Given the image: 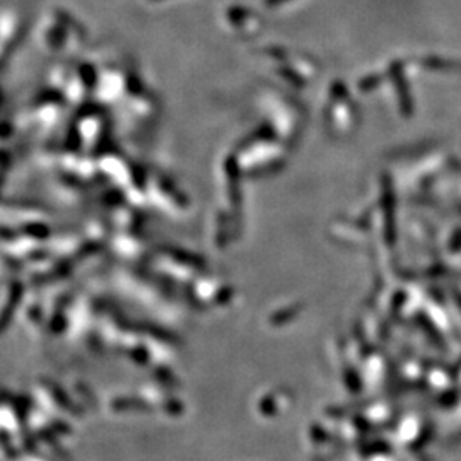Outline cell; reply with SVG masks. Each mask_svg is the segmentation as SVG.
Instances as JSON below:
<instances>
[{
  "label": "cell",
  "mask_w": 461,
  "mask_h": 461,
  "mask_svg": "<svg viewBox=\"0 0 461 461\" xmlns=\"http://www.w3.org/2000/svg\"><path fill=\"white\" fill-rule=\"evenodd\" d=\"M389 76H391L393 81H395L396 92H398L400 110H402L407 116L412 115L413 103H412V96H410L409 84H407L405 76H403V63L402 62L393 63V65L389 67Z\"/></svg>",
  "instance_id": "6da1fadb"
},
{
  "label": "cell",
  "mask_w": 461,
  "mask_h": 461,
  "mask_svg": "<svg viewBox=\"0 0 461 461\" xmlns=\"http://www.w3.org/2000/svg\"><path fill=\"white\" fill-rule=\"evenodd\" d=\"M424 65L429 67L431 70H456V69H460L461 63L451 62V60H442V59H427V60H424Z\"/></svg>",
  "instance_id": "7a4b0ae2"
},
{
  "label": "cell",
  "mask_w": 461,
  "mask_h": 461,
  "mask_svg": "<svg viewBox=\"0 0 461 461\" xmlns=\"http://www.w3.org/2000/svg\"><path fill=\"white\" fill-rule=\"evenodd\" d=\"M380 84H381V76H369V77H364L362 81L359 82V89L360 91L367 92V91H371V89L378 88Z\"/></svg>",
  "instance_id": "3957f363"
},
{
  "label": "cell",
  "mask_w": 461,
  "mask_h": 461,
  "mask_svg": "<svg viewBox=\"0 0 461 461\" xmlns=\"http://www.w3.org/2000/svg\"><path fill=\"white\" fill-rule=\"evenodd\" d=\"M282 2H287V0H269L270 6H277V3H282Z\"/></svg>",
  "instance_id": "277c9868"
}]
</instances>
